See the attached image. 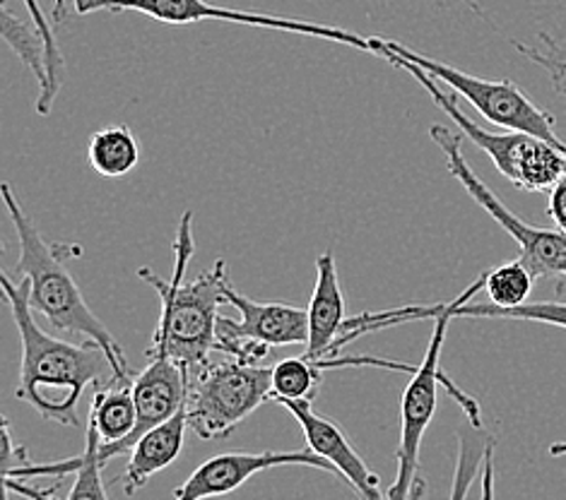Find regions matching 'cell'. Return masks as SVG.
Segmentation results:
<instances>
[{
	"label": "cell",
	"instance_id": "52a82bcc",
	"mask_svg": "<svg viewBox=\"0 0 566 500\" xmlns=\"http://www.w3.org/2000/svg\"><path fill=\"white\" fill-rule=\"evenodd\" d=\"M381 42L386 51L415 63L417 67H422V71L434 77L439 85H447L455 97H463L465 102L473 104L490 124L504 130H521L535 135V138H543L559 147L562 152H566V142L557 135L555 116L541 109V106H537L516 83H511V79L475 77L458 71V67L429 58L424 53H417L398 42H386V39H381Z\"/></svg>",
	"mask_w": 566,
	"mask_h": 500
},
{
	"label": "cell",
	"instance_id": "f546056e",
	"mask_svg": "<svg viewBox=\"0 0 566 500\" xmlns=\"http://www.w3.org/2000/svg\"><path fill=\"white\" fill-rule=\"evenodd\" d=\"M8 496H10V491L6 489V486H3V500H8Z\"/></svg>",
	"mask_w": 566,
	"mask_h": 500
},
{
	"label": "cell",
	"instance_id": "7a4b0ae2",
	"mask_svg": "<svg viewBox=\"0 0 566 500\" xmlns=\"http://www.w3.org/2000/svg\"><path fill=\"white\" fill-rule=\"evenodd\" d=\"M191 212L181 214L179 234L174 241V277L167 281L155 275L150 267H140L138 277L157 289L161 299L159 320L147 347V357H167L193 377L208 366L210 354L218 347V320L224 299L227 263L218 260L212 269L186 281L188 263L193 258L196 243L191 232Z\"/></svg>",
	"mask_w": 566,
	"mask_h": 500
},
{
	"label": "cell",
	"instance_id": "9c48e42d",
	"mask_svg": "<svg viewBox=\"0 0 566 500\" xmlns=\"http://www.w3.org/2000/svg\"><path fill=\"white\" fill-rule=\"evenodd\" d=\"M449 316L434 318V330H431V340L427 347V354L420 366L412 373V381L402 392L400 400V443L396 453V481L390 483L386 500H408L412 486L417 481V467H420V448L427 428L437 412V395L439 383L447 381L441 371V349L447 342Z\"/></svg>",
	"mask_w": 566,
	"mask_h": 500
},
{
	"label": "cell",
	"instance_id": "f1b7e54d",
	"mask_svg": "<svg viewBox=\"0 0 566 500\" xmlns=\"http://www.w3.org/2000/svg\"><path fill=\"white\" fill-rule=\"evenodd\" d=\"M549 455H552V457H566V440L552 443V445H549Z\"/></svg>",
	"mask_w": 566,
	"mask_h": 500
},
{
	"label": "cell",
	"instance_id": "2e32d148",
	"mask_svg": "<svg viewBox=\"0 0 566 500\" xmlns=\"http://www.w3.org/2000/svg\"><path fill=\"white\" fill-rule=\"evenodd\" d=\"M345 294L338 277V267L331 251H323L316 258V284L308 301V342L304 357L312 361L335 359V344L345 332Z\"/></svg>",
	"mask_w": 566,
	"mask_h": 500
},
{
	"label": "cell",
	"instance_id": "d6986e66",
	"mask_svg": "<svg viewBox=\"0 0 566 500\" xmlns=\"http://www.w3.org/2000/svg\"><path fill=\"white\" fill-rule=\"evenodd\" d=\"M87 422L97 428L104 445L128 438L138 422L136 400H133V381L109 377V383H104L102 387L94 385Z\"/></svg>",
	"mask_w": 566,
	"mask_h": 500
},
{
	"label": "cell",
	"instance_id": "484cf974",
	"mask_svg": "<svg viewBox=\"0 0 566 500\" xmlns=\"http://www.w3.org/2000/svg\"><path fill=\"white\" fill-rule=\"evenodd\" d=\"M480 500H494V440L484 453V469H482V496Z\"/></svg>",
	"mask_w": 566,
	"mask_h": 500
},
{
	"label": "cell",
	"instance_id": "4fadbf2b",
	"mask_svg": "<svg viewBox=\"0 0 566 500\" xmlns=\"http://www.w3.org/2000/svg\"><path fill=\"white\" fill-rule=\"evenodd\" d=\"M314 467L338 475L328 459H323L312 448L306 450H265V453H224L206 459L191 477H188L177 491H174V500H208L220 498L241 489L251 477L261 475L265 469L275 467ZM340 477V475H338Z\"/></svg>",
	"mask_w": 566,
	"mask_h": 500
},
{
	"label": "cell",
	"instance_id": "277c9868",
	"mask_svg": "<svg viewBox=\"0 0 566 500\" xmlns=\"http://www.w3.org/2000/svg\"><path fill=\"white\" fill-rule=\"evenodd\" d=\"M371 53L398 67V71H406L410 77H415V83L427 89L431 102L453 120L458 130L463 132V138L480 147V150L492 159L496 171L502 173L506 181L521 188V191L549 193L552 185H555L562 175H566V152H562L559 147L521 130L492 132L488 128H480L473 118H468L458 109L455 97H449V94H443L439 89V83L434 77L427 75L422 67H417L415 63L386 51L381 36H371Z\"/></svg>",
	"mask_w": 566,
	"mask_h": 500
},
{
	"label": "cell",
	"instance_id": "3957f363",
	"mask_svg": "<svg viewBox=\"0 0 566 500\" xmlns=\"http://www.w3.org/2000/svg\"><path fill=\"white\" fill-rule=\"evenodd\" d=\"M6 210L12 220L20 241L18 275L30 281V306L34 313L44 316L49 326L65 334L85 337V340L99 344L106 359L112 363V377L118 381H133L136 373L130 371L124 349L116 342L109 328L92 313L83 291L75 284L71 269L65 267L71 258H80L83 248L77 243H49L34 222L27 217L20 200L12 193V185H0Z\"/></svg>",
	"mask_w": 566,
	"mask_h": 500
},
{
	"label": "cell",
	"instance_id": "ffe728a7",
	"mask_svg": "<svg viewBox=\"0 0 566 500\" xmlns=\"http://www.w3.org/2000/svg\"><path fill=\"white\" fill-rule=\"evenodd\" d=\"M87 161L94 173L104 179H120L140 164L138 135L124 124H114L92 132L87 145Z\"/></svg>",
	"mask_w": 566,
	"mask_h": 500
},
{
	"label": "cell",
	"instance_id": "30bf717a",
	"mask_svg": "<svg viewBox=\"0 0 566 500\" xmlns=\"http://www.w3.org/2000/svg\"><path fill=\"white\" fill-rule=\"evenodd\" d=\"M484 289V275L478 277L470 287L458 296V299L449 304H437V306H406V308H390L384 313H367L357 316L345 322V332L335 344V351H340L347 342L357 340V337L386 330V328H398L402 322H415L424 318H504V320H528V322H543V326H555L566 330V299L557 301H537V304H521L516 308H499L494 304H470L475 299V294Z\"/></svg>",
	"mask_w": 566,
	"mask_h": 500
},
{
	"label": "cell",
	"instance_id": "7402d4cb",
	"mask_svg": "<svg viewBox=\"0 0 566 500\" xmlns=\"http://www.w3.org/2000/svg\"><path fill=\"white\" fill-rule=\"evenodd\" d=\"M535 275L521 258L499 265L484 273V291L490 294V304L499 308H516L528 301Z\"/></svg>",
	"mask_w": 566,
	"mask_h": 500
},
{
	"label": "cell",
	"instance_id": "d4e9b609",
	"mask_svg": "<svg viewBox=\"0 0 566 500\" xmlns=\"http://www.w3.org/2000/svg\"><path fill=\"white\" fill-rule=\"evenodd\" d=\"M547 214L552 217V222L557 224L559 232L566 234V175H562V179L552 185Z\"/></svg>",
	"mask_w": 566,
	"mask_h": 500
},
{
	"label": "cell",
	"instance_id": "5b68a950",
	"mask_svg": "<svg viewBox=\"0 0 566 500\" xmlns=\"http://www.w3.org/2000/svg\"><path fill=\"white\" fill-rule=\"evenodd\" d=\"M273 397V366L229 357L208 363L188 383V426L203 440L224 438Z\"/></svg>",
	"mask_w": 566,
	"mask_h": 500
},
{
	"label": "cell",
	"instance_id": "7c38bea8",
	"mask_svg": "<svg viewBox=\"0 0 566 500\" xmlns=\"http://www.w3.org/2000/svg\"><path fill=\"white\" fill-rule=\"evenodd\" d=\"M24 6L30 10V18L15 15L8 8V0L0 3V32L8 46L18 53V58L34 73L39 83L36 111L49 116L65 83V61L36 0H24Z\"/></svg>",
	"mask_w": 566,
	"mask_h": 500
},
{
	"label": "cell",
	"instance_id": "6da1fadb",
	"mask_svg": "<svg viewBox=\"0 0 566 500\" xmlns=\"http://www.w3.org/2000/svg\"><path fill=\"white\" fill-rule=\"evenodd\" d=\"M0 284L22 342L18 400L46 422L77 426V402L87 385L102 381L104 369L112 371L109 359L90 340L71 344L39 328L30 306V281H12L8 273H0Z\"/></svg>",
	"mask_w": 566,
	"mask_h": 500
},
{
	"label": "cell",
	"instance_id": "603a6c76",
	"mask_svg": "<svg viewBox=\"0 0 566 500\" xmlns=\"http://www.w3.org/2000/svg\"><path fill=\"white\" fill-rule=\"evenodd\" d=\"M494 438L484 434V428H475L473 424L458 430V459L453 471L451 500H465L470 486H473L480 467L484 465V453Z\"/></svg>",
	"mask_w": 566,
	"mask_h": 500
},
{
	"label": "cell",
	"instance_id": "83f0119b",
	"mask_svg": "<svg viewBox=\"0 0 566 500\" xmlns=\"http://www.w3.org/2000/svg\"><path fill=\"white\" fill-rule=\"evenodd\" d=\"M424 493H427V483H424V479L417 477V481H415V486H412V491H410V498H408V500H424Z\"/></svg>",
	"mask_w": 566,
	"mask_h": 500
},
{
	"label": "cell",
	"instance_id": "8992f818",
	"mask_svg": "<svg viewBox=\"0 0 566 500\" xmlns=\"http://www.w3.org/2000/svg\"><path fill=\"white\" fill-rule=\"evenodd\" d=\"M429 135L431 140L437 142L443 159H447V167L453 179L461 183L465 188V193L518 243V258L535 275V279L557 277V296L559 299H566V234L559 232V228H543L518 220L516 214L492 193V188L480 181V175L470 169L461 150L463 132H453L447 126H431Z\"/></svg>",
	"mask_w": 566,
	"mask_h": 500
},
{
	"label": "cell",
	"instance_id": "9a60e30c",
	"mask_svg": "<svg viewBox=\"0 0 566 500\" xmlns=\"http://www.w3.org/2000/svg\"><path fill=\"white\" fill-rule=\"evenodd\" d=\"M285 407L296 422H300L306 445L314 453L338 469L340 479H345L359 500H386L379 489V477L367 467V462L357 455L353 443L345 438L340 426L331 422V418L314 412L312 400H280L275 402Z\"/></svg>",
	"mask_w": 566,
	"mask_h": 500
},
{
	"label": "cell",
	"instance_id": "e0dca14e",
	"mask_svg": "<svg viewBox=\"0 0 566 500\" xmlns=\"http://www.w3.org/2000/svg\"><path fill=\"white\" fill-rule=\"evenodd\" d=\"M99 445L102 438L92 422H87L85 430V450L73 459H63V462H49V465H32L27 455L20 465H12L10 459V426L3 422V475L18 477V479H34V477H59L75 475L73 489L69 500H109L106 496V486L102 479V459H99Z\"/></svg>",
	"mask_w": 566,
	"mask_h": 500
},
{
	"label": "cell",
	"instance_id": "4316f807",
	"mask_svg": "<svg viewBox=\"0 0 566 500\" xmlns=\"http://www.w3.org/2000/svg\"><path fill=\"white\" fill-rule=\"evenodd\" d=\"M427 3H431V6L439 8V10L451 8V6H465L470 12H475L478 18H484V10L475 3V0H427Z\"/></svg>",
	"mask_w": 566,
	"mask_h": 500
},
{
	"label": "cell",
	"instance_id": "ba28073f",
	"mask_svg": "<svg viewBox=\"0 0 566 500\" xmlns=\"http://www.w3.org/2000/svg\"><path fill=\"white\" fill-rule=\"evenodd\" d=\"M69 0H56L53 6V22H63L69 18L65 10ZM77 15H90V12H140V15L153 18L157 22L167 24H193L206 20H220L232 24H247V26H261V30H277V32H292L316 39H328V42L343 44L357 51H371V36H359L353 32H345L340 26H328L318 22H308L300 18H275L263 15V12H247L237 8L212 6L210 0H73Z\"/></svg>",
	"mask_w": 566,
	"mask_h": 500
},
{
	"label": "cell",
	"instance_id": "ac0fdd59",
	"mask_svg": "<svg viewBox=\"0 0 566 500\" xmlns=\"http://www.w3.org/2000/svg\"><path fill=\"white\" fill-rule=\"evenodd\" d=\"M188 428L191 426H188V414L184 404V407L171 418H167L165 424L147 430V434L136 443V448L130 450L128 465L124 469V475H120V486H124L126 496H136L157 471L167 469L171 462H177L184 450Z\"/></svg>",
	"mask_w": 566,
	"mask_h": 500
},
{
	"label": "cell",
	"instance_id": "8fae6325",
	"mask_svg": "<svg viewBox=\"0 0 566 500\" xmlns=\"http://www.w3.org/2000/svg\"><path fill=\"white\" fill-rule=\"evenodd\" d=\"M227 304L239 310V320L220 316L218 320V347L222 354H237L247 342L263 347H290L308 342V310L290 304H265L239 294L232 281L224 284Z\"/></svg>",
	"mask_w": 566,
	"mask_h": 500
},
{
	"label": "cell",
	"instance_id": "44dd1931",
	"mask_svg": "<svg viewBox=\"0 0 566 500\" xmlns=\"http://www.w3.org/2000/svg\"><path fill=\"white\" fill-rule=\"evenodd\" d=\"M318 361L302 357L282 359L273 366V397L271 402L280 400H312L316 397V390L321 385Z\"/></svg>",
	"mask_w": 566,
	"mask_h": 500
},
{
	"label": "cell",
	"instance_id": "cb8c5ba5",
	"mask_svg": "<svg viewBox=\"0 0 566 500\" xmlns=\"http://www.w3.org/2000/svg\"><path fill=\"white\" fill-rule=\"evenodd\" d=\"M514 49L521 53L523 58H528L537 67H543L547 73L552 89L557 92V97L566 102V42H559L547 32L537 34V44H521V42H511Z\"/></svg>",
	"mask_w": 566,
	"mask_h": 500
},
{
	"label": "cell",
	"instance_id": "5bb4252c",
	"mask_svg": "<svg viewBox=\"0 0 566 500\" xmlns=\"http://www.w3.org/2000/svg\"><path fill=\"white\" fill-rule=\"evenodd\" d=\"M188 383H191V377L177 361L167 357H147V366L133 377V400H136L138 409L136 428L124 440L99 445L102 465L106 467L114 457L130 453L147 430L165 424L167 418L177 414L186 404Z\"/></svg>",
	"mask_w": 566,
	"mask_h": 500
}]
</instances>
